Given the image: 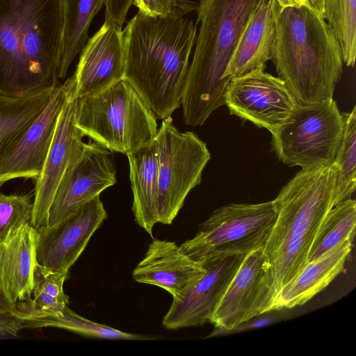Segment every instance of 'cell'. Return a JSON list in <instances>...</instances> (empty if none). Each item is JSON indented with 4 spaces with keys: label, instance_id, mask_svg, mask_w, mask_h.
<instances>
[{
    "label": "cell",
    "instance_id": "24",
    "mask_svg": "<svg viewBox=\"0 0 356 356\" xmlns=\"http://www.w3.org/2000/svg\"><path fill=\"white\" fill-rule=\"evenodd\" d=\"M67 277L68 273L51 272L37 263L31 298L17 305L13 317L24 320L61 316L69 303L63 290Z\"/></svg>",
    "mask_w": 356,
    "mask_h": 356
},
{
    "label": "cell",
    "instance_id": "14",
    "mask_svg": "<svg viewBox=\"0 0 356 356\" xmlns=\"http://www.w3.org/2000/svg\"><path fill=\"white\" fill-rule=\"evenodd\" d=\"M76 101L73 90L60 112L42 172L35 181L31 225L37 231L47 227L49 209L57 188L86 145L84 135L75 124Z\"/></svg>",
    "mask_w": 356,
    "mask_h": 356
},
{
    "label": "cell",
    "instance_id": "10",
    "mask_svg": "<svg viewBox=\"0 0 356 356\" xmlns=\"http://www.w3.org/2000/svg\"><path fill=\"white\" fill-rule=\"evenodd\" d=\"M277 295L264 248L248 253L209 322L232 330L254 317L273 311Z\"/></svg>",
    "mask_w": 356,
    "mask_h": 356
},
{
    "label": "cell",
    "instance_id": "22",
    "mask_svg": "<svg viewBox=\"0 0 356 356\" xmlns=\"http://www.w3.org/2000/svg\"><path fill=\"white\" fill-rule=\"evenodd\" d=\"M133 192L132 211L136 223L152 236L158 222V156L156 142L127 154Z\"/></svg>",
    "mask_w": 356,
    "mask_h": 356
},
{
    "label": "cell",
    "instance_id": "4",
    "mask_svg": "<svg viewBox=\"0 0 356 356\" xmlns=\"http://www.w3.org/2000/svg\"><path fill=\"white\" fill-rule=\"evenodd\" d=\"M259 0H200V24L181 99L186 124L202 125L225 105L229 80L225 78L230 59Z\"/></svg>",
    "mask_w": 356,
    "mask_h": 356
},
{
    "label": "cell",
    "instance_id": "15",
    "mask_svg": "<svg viewBox=\"0 0 356 356\" xmlns=\"http://www.w3.org/2000/svg\"><path fill=\"white\" fill-rule=\"evenodd\" d=\"M106 218L98 195L58 224L38 231L37 263L51 272L68 273Z\"/></svg>",
    "mask_w": 356,
    "mask_h": 356
},
{
    "label": "cell",
    "instance_id": "31",
    "mask_svg": "<svg viewBox=\"0 0 356 356\" xmlns=\"http://www.w3.org/2000/svg\"><path fill=\"white\" fill-rule=\"evenodd\" d=\"M133 5L149 15L184 17L195 11L198 3L191 0H134Z\"/></svg>",
    "mask_w": 356,
    "mask_h": 356
},
{
    "label": "cell",
    "instance_id": "29",
    "mask_svg": "<svg viewBox=\"0 0 356 356\" xmlns=\"http://www.w3.org/2000/svg\"><path fill=\"white\" fill-rule=\"evenodd\" d=\"M323 16L337 38L343 62L354 67L356 57V0H324Z\"/></svg>",
    "mask_w": 356,
    "mask_h": 356
},
{
    "label": "cell",
    "instance_id": "18",
    "mask_svg": "<svg viewBox=\"0 0 356 356\" xmlns=\"http://www.w3.org/2000/svg\"><path fill=\"white\" fill-rule=\"evenodd\" d=\"M205 273L204 266L185 254L180 245L154 239L132 276L137 282L162 288L172 295L173 300L178 301Z\"/></svg>",
    "mask_w": 356,
    "mask_h": 356
},
{
    "label": "cell",
    "instance_id": "2",
    "mask_svg": "<svg viewBox=\"0 0 356 356\" xmlns=\"http://www.w3.org/2000/svg\"><path fill=\"white\" fill-rule=\"evenodd\" d=\"M63 24V0H0V94L54 90Z\"/></svg>",
    "mask_w": 356,
    "mask_h": 356
},
{
    "label": "cell",
    "instance_id": "23",
    "mask_svg": "<svg viewBox=\"0 0 356 356\" xmlns=\"http://www.w3.org/2000/svg\"><path fill=\"white\" fill-rule=\"evenodd\" d=\"M106 0H63V24L59 58V79H65L69 68L88 40V30L95 16Z\"/></svg>",
    "mask_w": 356,
    "mask_h": 356
},
{
    "label": "cell",
    "instance_id": "32",
    "mask_svg": "<svg viewBox=\"0 0 356 356\" xmlns=\"http://www.w3.org/2000/svg\"><path fill=\"white\" fill-rule=\"evenodd\" d=\"M15 307L10 302L0 286V322L6 325L12 335L17 336L22 329L19 320L13 317Z\"/></svg>",
    "mask_w": 356,
    "mask_h": 356
},
{
    "label": "cell",
    "instance_id": "1",
    "mask_svg": "<svg viewBox=\"0 0 356 356\" xmlns=\"http://www.w3.org/2000/svg\"><path fill=\"white\" fill-rule=\"evenodd\" d=\"M197 24L184 17L138 11L123 31L124 79L159 120L181 104Z\"/></svg>",
    "mask_w": 356,
    "mask_h": 356
},
{
    "label": "cell",
    "instance_id": "5",
    "mask_svg": "<svg viewBox=\"0 0 356 356\" xmlns=\"http://www.w3.org/2000/svg\"><path fill=\"white\" fill-rule=\"evenodd\" d=\"M336 177L333 163L302 168L274 200L277 218L264 251L277 293L307 264L318 231L334 206Z\"/></svg>",
    "mask_w": 356,
    "mask_h": 356
},
{
    "label": "cell",
    "instance_id": "20",
    "mask_svg": "<svg viewBox=\"0 0 356 356\" xmlns=\"http://www.w3.org/2000/svg\"><path fill=\"white\" fill-rule=\"evenodd\" d=\"M38 235L31 222H27L0 243V286L15 309L17 305L31 298Z\"/></svg>",
    "mask_w": 356,
    "mask_h": 356
},
{
    "label": "cell",
    "instance_id": "30",
    "mask_svg": "<svg viewBox=\"0 0 356 356\" xmlns=\"http://www.w3.org/2000/svg\"><path fill=\"white\" fill-rule=\"evenodd\" d=\"M33 209V202L29 195L0 193V243L31 222Z\"/></svg>",
    "mask_w": 356,
    "mask_h": 356
},
{
    "label": "cell",
    "instance_id": "28",
    "mask_svg": "<svg viewBox=\"0 0 356 356\" xmlns=\"http://www.w3.org/2000/svg\"><path fill=\"white\" fill-rule=\"evenodd\" d=\"M23 328L54 327L67 330L87 337L122 340H143L149 337L124 332L110 326L88 320L66 306L59 316L38 319L19 320Z\"/></svg>",
    "mask_w": 356,
    "mask_h": 356
},
{
    "label": "cell",
    "instance_id": "27",
    "mask_svg": "<svg viewBox=\"0 0 356 356\" xmlns=\"http://www.w3.org/2000/svg\"><path fill=\"white\" fill-rule=\"evenodd\" d=\"M342 117L343 134L333 163L337 170L334 206L350 198L356 186V107Z\"/></svg>",
    "mask_w": 356,
    "mask_h": 356
},
{
    "label": "cell",
    "instance_id": "16",
    "mask_svg": "<svg viewBox=\"0 0 356 356\" xmlns=\"http://www.w3.org/2000/svg\"><path fill=\"white\" fill-rule=\"evenodd\" d=\"M125 65L122 27L105 22L88 40L74 73V97L98 93L124 79Z\"/></svg>",
    "mask_w": 356,
    "mask_h": 356
},
{
    "label": "cell",
    "instance_id": "8",
    "mask_svg": "<svg viewBox=\"0 0 356 356\" xmlns=\"http://www.w3.org/2000/svg\"><path fill=\"white\" fill-rule=\"evenodd\" d=\"M343 134V121L334 99L297 104L272 134L273 148L284 163L302 168L334 161Z\"/></svg>",
    "mask_w": 356,
    "mask_h": 356
},
{
    "label": "cell",
    "instance_id": "3",
    "mask_svg": "<svg viewBox=\"0 0 356 356\" xmlns=\"http://www.w3.org/2000/svg\"><path fill=\"white\" fill-rule=\"evenodd\" d=\"M272 60L297 104L333 98L342 74L341 47L323 15L309 5L278 10Z\"/></svg>",
    "mask_w": 356,
    "mask_h": 356
},
{
    "label": "cell",
    "instance_id": "6",
    "mask_svg": "<svg viewBox=\"0 0 356 356\" xmlns=\"http://www.w3.org/2000/svg\"><path fill=\"white\" fill-rule=\"evenodd\" d=\"M76 99V126L84 136L111 152L127 155L156 136L157 118L124 79L98 93Z\"/></svg>",
    "mask_w": 356,
    "mask_h": 356
},
{
    "label": "cell",
    "instance_id": "12",
    "mask_svg": "<svg viewBox=\"0 0 356 356\" xmlns=\"http://www.w3.org/2000/svg\"><path fill=\"white\" fill-rule=\"evenodd\" d=\"M74 86L73 75L60 84L41 114L0 157V187L14 179H38L59 115Z\"/></svg>",
    "mask_w": 356,
    "mask_h": 356
},
{
    "label": "cell",
    "instance_id": "26",
    "mask_svg": "<svg viewBox=\"0 0 356 356\" xmlns=\"http://www.w3.org/2000/svg\"><path fill=\"white\" fill-rule=\"evenodd\" d=\"M356 225V202L351 198L334 206L327 213L308 256L314 261L344 240L354 237Z\"/></svg>",
    "mask_w": 356,
    "mask_h": 356
},
{
    "label": "cell",
    "instance_id": "19",
    "mask_svg": "<svg viewBox=\"0 0 356 356\" xmlns=\"http://www.w3.org/2000/svg\"><path fill=\"white\" fill-rule=\"evenodd\" d=\"M281 8L273 0H259L252 13L230 59L225 78L266 68L272 60L276 38V17Z\"/></svg>",
    "mask_w": 356,
    "mask_h": 356
},
{
    "label": "cell",
    "instance_id": "13",
    "mask_svg": "<svg viewBox=\"0 0 356 356\" xmlns=\"http://www.w3.org/2000/svg\"><path fill=\"white\" fill-rule=\"evenodd\" d=\"M116 183L111 153L93 141L63 175L49 209L48 226H54Z\"/></svg>",
    "mask_w": 356,
    "mask_h": 356
},
{
    "label": "cell",
    "instance_id": "33",
    "mask_svg": "<svg viewBox=\"0 0 356 356\" xmlns=\"http://www.w3.org/2000/svg\"><path fill=\"white\" fill-rule=\"evenodd\" d=\"M281 8L289 7H300L305 5H309L308 0H273Z\"/></svg>",
    "mask_w": 356,
    "mask_h": 356
},
{
    "label": "cell",
    "instance_id": "11",
    "mask_svg": "<svg viewBox=\"0 0 356 356\" xmlns=\"http://www.w3.org/2000/svg\"><path fill=\"white\" fill-rule=\"evenodd\" d=\"M225 104L231 115L270 133L289 118L297 105L285 83L262 70L232 79Z\"/></svg>",
    "mask_w": 356,
    "mask_h": 356
},
{
    "label": "cell",
    "instance_id": "25",
    "mask_svg": "<svg viewBox=\"0 0 356 356\" xmlns=\"http://www.w3.org/2000/svg\"><path fill=\"white\" fill-rule=\"evenodd\" d=\"M56 89L33 97L0 94V157L41 114Z\"/></svg>",
    "mask_w": 356,
    "mask_h": 356
},
{
    "label": "cell",
    "instance_id": "9",
    "mask_svg": "<svg viewBox=\"0 0 356 356\" xmlns=\"http://www.w3.org/2000/svg\"><path fill=\"white\" fill-rule=\"evenodd\" d=\"M158 156V222L170 225L189 192L200 184L211 159L206 144L193 131L181 132L170 118L163 120L155 138Z\"/></svg>",
    "mask_w": 356,
    "mask_h": 356
},
{
    "label": "cell",
    "instance_id": "35",
    "mask_svg": "<svg viewBox=\"0 0 356 356\" xmlns=\"http://www.w3.org/2000/svg\"><path fill=\"white\" fill-rule=\"evenodd\" d=\"M0 334H9L12 335V333H11L10 329L6 325H5L4 324H3L1 322H0Z\"/></svg>",
    "mask_w": 356,
    "mask_h": 356
},
{
    "label": "cell",
    "instance_id": "21",
    "mask_svg": "<svg viewBox=\"0 0 356 356\" xmlns=\"http://www.w3.org/2000/svg\"><path fill=\"white\" fill-rule=\"evenodd\" d=\"M354 237L344 240L303 269L277 293L273 310L302 305L327 286L343 270Z\"/></svg>",
    "mask_w": 356,
    "mask_h": 356
},
{
    "label": "cell",
    "instance_id": "7",
    "mask_svg": "<svg viewBox=\"0 0 356 356\" xmlns=\"http://www.w3.org/2000/svg\"><path fill=\"white\" fill-rule=\"evenodd\" d=\"M277 218L274 200L232 203L215 210L192 238L180 248L194 260L244 254L264 248Z\"/></svg>",
    "mask_w": 356,
    "mask_h": 356
},
{
    "label": "cell",
    "instance_id": "34",
    "mask_svg": "<svg viewBox=\"0 0 356 356\" xmlns=\"http://www.w3.org/2000/svg\"><path fill=\"white\" fill-rule=\"evenodd\" d=\"M309 5L323 15L324 0H308Z\"/></svg>",
    "mask_w": 356,
    "mask_h": 356
},
{
    "label": "cell",
    "instance_id": "17",
    "mask_svg": "<svg viewBox=\"0 0 356 356\" xmlns=\"http://www.w3.org/2000/svg\"><path fill=\"white\" fill-rule=\"evenodd\" d=\"M245 256L235 254L200 262L206 268L205 274L183 299L172 300L163 318V326L175 330L209 322Z\"/></svg>",
    "mask_w": 356,
    "mask_h": 356
}]
</instances>
